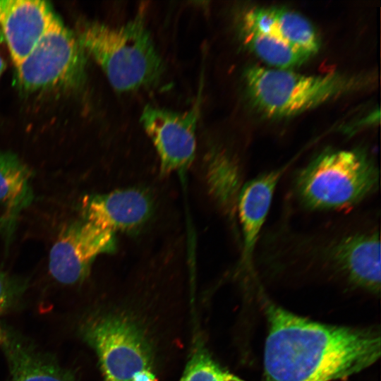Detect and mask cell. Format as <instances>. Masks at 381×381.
Here are the masks:
<instances>
[{"mask_svg":"<svg viewBox=\"0 0 381 381\" xmlns=\"http://www.w3.org/2000/svg\"><path fill=\"white\" fill-rule=\"evenodd\" d=\"M379 214H358L310 230L284 220L262 232L253 261L271 274H305L339 279L372 294L380 289Z\"/></svg>","mask_w":381,"mask_h":381,"instance_id":"1","label":"cell"},{"mask_svg":"<svg viewBox=\"0 0 381 381\" xmlns=\"http://www.w3.org/2000/svg\"><path fill=\"white\" fill-rule=\"evenodd\" d=\"M264 381H332L358 373L380 356V334L320 323L267 303Z\"/></svg>","mask_w":381,"mask_h":381,"instance_id":"2","label":"cell"},{"mask_svg":"<svg viewBox=\"0 0 381 381\" xmlns=\"http://www.w3.org/2000/svg\"><path fill=\"white\" fill-rule=\"evenodd\" d=\"M380 188L375 159L361 149H328L314 156L291 176L290 199L311 212L353 209Z\"/></svg>","mask_w":381,"mask_h":381,"instance_id":"3","label":"cell"},{"mask_svg":"<svg viewBox=\"0 0 381 381\" xmlns=\"http://www.w3.org/2000/svg\"><path fill=\"white\" fill-rule=\"evenodd\" d=\"M78 40L118 92L155 87L164 74L163 61L143 13H138L133 19L116 26L85 22Z\"/></svg>","mask_w":381,"mask_h":381,"instance_id":"4","label":"cell"},{"mask_svg":"<svg viewBox=\"0 0 381 381\" xmlns=\"http://www.w3.org/2000/svg\"><path fill=\"white\" fill-rule=\"evenodd\" d=\"M244 80L253 106L267 117L282 118L364 90L375 85L376 78L369 73L306 75L289 68L252 66L246 70Z\"/></svg>","mask_w":381,"mask_h":381,"instance_id":"5","label":"cell"},{"mask_svg":"<svg viewBox=\"0 0 381 381\" xmlns=\"http://www.w3.org/2000/svg\"><path fill=\"white\" fill-rule=\"evenodd\" d=\"M81 333L98 357L103 381H134L140 373L153 371L146 337L127 315L91 317L83 323Z\"/></svg>","mask_w":381,"mask_h":381,"instance_id":"6","label":"cell"},{"mask_svg":"<svg viewBox=\"0 0 381 381\" xmlns=\"http://www.w3.org/2000/svg\"><path fill=\"white\" fill-rule=\"evenodd\" d=\"M85 54L78 40L56 18L16 66L18 83L28 91L78 85L85 74Z\"/></svg>","mask_w":381,"mask_h":381,"instance_id":"7","label":"cell"},{"mask_svg":"<svg viewBox=\"0 0 381 381\" xmlns=\"http://www.w3.org/2000/svg\"><path fill=\"white\" fill-rule=\"evenodd\" d=\"M200 103V91L195 102L185 111L144 107L140 122L157 151L163 174L184 173L193 162Z\"/></svg>","mask_w":381,"mask_h":381,"instance_id":"8","label":"cell"},{"mask_svg":"<svg viewBox=\"0 0 381 381\" xmlns=\"http://www.w3.org/2000/svg\"><path fill=\"white\" fill-rule=\"evenodd\" d=\"M116 248L115 234L82 219L64 226L52 246L49 271L59 283L73 285L89 274L95 260Z\"/></svg>","mask_w":381,"mask_h":381,"instance_id":"9","label":"cell"},{"mask_svg":"<svg viewBox=\"0 0 381 381\" xmlns=\"http://www.w3.org/2000/svg\"><path fill=\"white\" fill-rule=\"evenodd\" d=\"M288 166L264 171L245 182L236 202L240 231L238 268L254 272L253 261L276 188Z\"/></svg>","mask_w":381,"mask_h":381,"instance_id":"10","label":"cell"},{"mask_svg":"<svg viewBox=\"0 0 381 381\" xmlns=\"http://www.w3.org/2000/svg\"><path fill=\"white\" fill-rule=\"evenodd\" d=\"M83 219L114 234L144 226L154 210L150 194L138 188L85 195L80 203Z\"/></svg>","mask_w":381,"mask_h":381,"instance_id":"11","label":"cell"},{"mask_svg":"<svg viewBox=\"0 0 381 381\" xmlns=\"http://www.w3.org/2000/svg\"><path fill=\"white\" fill-rule=\"evenodd\" d=\"M56 18L45 1L0 0V30L16 66L28 56Z\"/></svg>","mask_w":381,"mask_h":381,"instance_id":"12","label":"cell"},{"mask_svg":"<svg viewBox=\"0 0 381 381\" xmlns=\"http://www.w3.org/2000/svg\"><path fill=\"white\" fill-rule=\"evenodd\" d=\"M239 24L277 37L311 55L320 47L319 37L312 23L289 8L254 6L243 13Z\"/></svg>","mask_w":381,"mask_h":381,"instance_id":"13","label":"cell"},{"mask_svg":"<svg viewBox=\"0 0 381 381\" xmlns=\"http://www.w3.org/2000/svg\"><path fill=\"white\" fill-rule=\"evenodd\" d=\"M0 346L7 358L11 381H75L70 372L32 349L1 325Z\"/></svg>","mask_w":381,"mask_h":381,"instance_id":"14","label":"cell"},{"mask_svg":"<svg viewBox=\"0 0 381 381\" xmlns=\"http://www.w3.org/2000/svg\"><path fill=\"white\" fill-rule=\"evenodd\" d=\"M32 173L16 155L0 152V205L4 209L0 227L10 234L20 212L32 202Z\"/></svg>","mask_w":381,"mask_h":381,"instance_id":"15","label":"cell"},{"mask_svg":"<svg viewBox=\"0 0 381 381\" xmlns=\"http://www.w3.org/2000/svg\"><path fill=\"white\" fill-rule=\"evenodd\" d=\"M243 44L265 62L277 68H289L307 61L312 55L272 35L238 25Z\"/></svg>","mask_w":381,"mask_h":381,"instance_id":"16","label":"cell"},{"mask_svg":"<svg viewBox=\"0 0 381 381\" xmlns=\"http://www.w3.org/2000/svg\"><path fill=\"white\" fill-rule=\"evenodd\" d=\"M180 381H245L221 367L206 350L195 349Z\"/></svg>","mask_w":381,"mask_h":381,"instance_id":"17","label":"cell"},{"mask_svg":"<svg viewBox=\"0 0 381 381\" xmlns=\"http://www.w3.org/2000/svg\"><path fill=\"white\" fill-rule=\"evenodd\" d=\"M23 288L19 280L0 270V315L16 303Z\"/></svg>","mask_w":381,"mask_h":381,"instance_id":"18","label":"cell"},{"mask_svg":"<svg viewBox=\"0 0 381 381\" xmlns=\"http://www.w3.org/2000/svg\"><path fill=\"white\" fill-rule=\"evenodd\" d=\"M4 40V36H3L2 33H1V31L0 30V45L1 44V43L3 42ZM4 68H5V63H4V61L3 60V59L1 58V56L0 55V76L2 74Z\"/></svg>","mask_w":381,"mask_h":381,"instance_id":"19","label":"cell"}]
</instances>
